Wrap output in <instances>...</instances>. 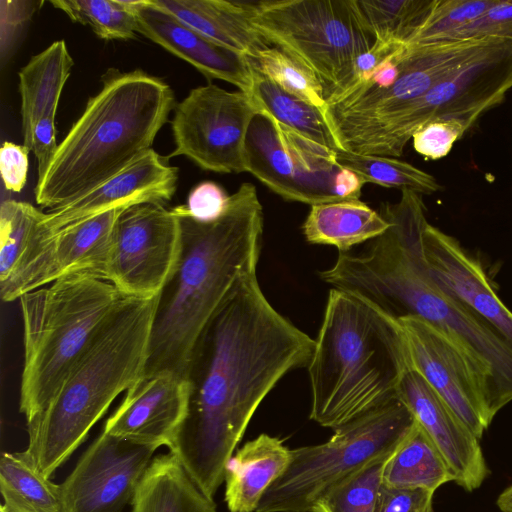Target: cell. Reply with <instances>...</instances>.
Masks as SVG:
<instances>
[{
    "instance_id": "obj_1",
    "label": "cell",
    "mask_w": 512,
    "mask_h": 512,
    "mask_svg": "<svg viewBox=\"0 0 512 512\" xmlns=\"http://www.w3.org/2000/svg\"><path fill=\"white\" fill-rule=\"evenodd\" d=\"M315 340L280 314L257 275L210 321L190 362L186 415L169 450L213 499L255 411L290 371L307 366Z\"/></svg>"
},
{
    "instance_id": "obj_2",
    "label": "cell",
    "mask_w": 512,
    "mask_h": 512,
    "mask_svg": "<svg viewBox=\"0 0 512 512\" xmlns=\"http://www.w3.org/2000/svg\"><path fill=\"white\" fill-rule=\"evenodd\" d=\"M179 219L182 250L159 294L144 377L172 372L188 378L193 352L204 330L244 280L256 274L263 233L257 190L242 183L225 214L200 223L185 205Z\"/></svg>"
},
{
    "instance_id": "obj_3",
    "label": "cell",
    "mask_w": 512,
    "mask_h": 512,
    "mask_svg": "<svg viewBox=\"0 0 512 512\" xmlns=\"http://www.w3.org/2000/svg\"><path fill=\"white\" fill-rule=\"evenodd\" d=\"M101 82L37 179L35 201L43 208L75 200L139 159L176 106L171 87L141 69L109 68Z\"/></svg>"
},
{
    "instance_id": "obj_4",
    "label": "cell",
    "mask_w": 512,
    "mask_h": 512,
    "mask_svg": "<svg viewBox=\"0 0 512 512\" xmlns=\"http://www.w3.org/2000/svg\"><path fill=\"white\" fill-rule=\"evenodd\" d=\"M307 368L310 419L335 430L398 398L412 363L398 321L332 288Z\"/></svg>"
},
{
    "instance_id": "obj_5",
    "label": "cell",
    "mask_w": 512,
    "mask_h": 512,
    "mask_svg": "<svg viewBox=\"0 0 512 512\" xmlns=\"http://www.w3.org/2000/svg\"><path fill=\"white\" fill-rule=\"evenodd\" d=\"M359 289L394 320L420 318L452 341L482 381L492 420L512 401V345L434 279L422 232L403 230L381 239L363 263Z\"/></svg>"
},
{
    "instance_id": "obj_6",
    "label": "cell",
    "mask_w": 512,
    "mask_h": 512,
    "mask_svg": "<svg viewBox=\"0 0 512 512\" xmlns=\"http://www.w3.org/2000/svg\"><path fill=\"white\" fill-rule=\"evenodd\" d=\"M159 295L124 297L28 426L27 450L48 478L85 441L112 402L144 377Z\"/></svg>"
},
{
    "instance_id": "obj_7",
    "label": "cell",
    "mask_w": 512,
    "mask_h": 512,
    "mask_svg": "<svg viewBox=\"0 0 512 512\" xmlns=\"http://www.w3.org/2000/svg\"><path fill=\"white\" fill-rule=\"evenodd\" d=\"M123 296L110 282L70 275L22 295L20 412L27 427L47 409L70 369Z\"/></svg>"
},
{
    "instance_id": "obj_8",
    "label": "cell",
    "mask_w": 512,
    "mask_h": 512,
    "mask_svg": "<svg viewBox=\"0 0 512 512\" xmlns=\"http://www.w3.org/2000/svg\"><path fill=\"white\" fill-rule=\"evenodd\" d=\"M248 8L258 34L316 77L327 107L344 91L356 59L375 42L356 0H268L248 2Z\"/></svg>"
},
{
    "instance_id": "obj_9",
    "label": "cell",
    "mask_w": 512,
    "mask_h": 512,
    "mask_svg": "<svg viewBox=\"0 0 512 512\" xmlns=\"http://www.w3.org/2000/svg\"><path fill=\"white\" fill-rule=\"evenodd\" d=\"M415 423L396 398L335 429L325 443L292 449L287 469L265 492L256 512H311L336 484L392 455Z\"/></svg>"
},
{
    "instance_id": "obj_10",
    "label": "cell",
    "mask_w": 512,
    "mask_h": 512,
    "mask_svg": "<svg viewBox=\"0 0 512 512\" xmlns=\"http://www.w3.org/2000/svg\"><path fill=\"white\" fill-rule=\"evenodd\" d=\"M511 88L512 41L499 40L421 97L379 121L339 135L337 141L352 153L400 157L424 124L457 119L471 128Z\"/></svg>"
},
{
    "instance_id": "obj_11",
    "label": "cell",
    "mask_w": 512,
    "mask_h": 512,
    "mask_svg": "<svg viewBox=\"0 0 512 512\" xmlns=\"http://www.w3.org/2000/svg\"><path fill=\"white\" fill-rule=\"evenodd\" d=\"M261 111L250 93L211 83L193 88L174 108L175 148L167 157L185 156L206 171L248 172V130Z\"/></svg>"
},
{
    "instance_id": "obj_12",
    "label": "cell",
    "mask_w": 512,
    "mask_h": 512,
    "mask_svg": "<svg viewBox=\"0 0 512 512\" xmlns=\"http://www.w3.org/2000/svg\"><path fill=\"white\" fill-rule=\"evenodd\" d=\"M181 250V226L172 209L153 203L127 207L113 229L107 281L125 297H156Z\"/></svg>"
},
{
    "instance_id": "obj_13",
    "label": "cell",
    "mask_w": 512,
    "mask_h": 512,
    "mask_svg": "<svg viewBox=\"0 0 512 512\" xmlns=\"http://www.w3.org/2000/svg\"><path fill=\"white\" fill-rule=\"evenodd\" d=\"M496 41L499 40H454L400 47L396 52L399 73L391 86L368 90L344 106L326 110L336 139L421 97Z\"/></svg>"
},
{
    "instance_id": "obj_14",
    "label": "cell",
    "mask_w": 512,
    "mask_h": 512,
    "mask_svg": "<svg viewBox=\"0 0 512 512\" xmlns=\"http://www.w3.org/2000/svg\"><path fill=\"white\" fill-rule=\"evenodd\" d=\"M158 448L102 431L60 484L62 512H124Z\"/></svg>"
},
{
    "instance_id": "obj_15",
    "label": "cell",
    "mask_w": 512,
    "mask_h": 512,
    "mask_svg": "<svg viewBox=\"0 0 512 512\" xmlns=\"http://www.w3.org/2000/svg\"><path fill=\"white\" fill-rule=\"evenodd\" d=\"M398 322L406 337L412 369L481 439L492 419L483 383L469 361L452 341L424 320L407 317Z\"/></svg>"
},
{
    "instance_id": "obj_16",
    "label": "cell",
    "mask_w": 512,
    "mask_h": 512,
    "mask_svg": "<svg viewBox=\"0 0 512 512\" xmlns=\"http://www.w3.org/2000/svg\"><path fill=\"white\" fill-rule=\"evenodd\" d=\"M125 208L112 209L67 226L43 239L26 269L0 290L4 302L70 275L107 281L115 223Z\"/></svg>"
},
{
    "instance_id": "obj_17",
    "label": "cell",
    "mask_w": 512,
    "mask_h": 512,
    "mask_svg": "<svg viewBox=\"0 0 512 512\" xmlns=\"http://www.w3.org/2000/svg\"><path fill=\"white\" fill-rule=\"evenodd\" d=\"M178 168L167 156L148 150L131 165L75 200L49 210L41 221L44 237L100 213L137 204L164 205L176 192Z\"/></svg>"
},
{
    "instance_id": "obj_18",
    "label": "cell",
    "mask_w": 512,
    "mask_h": 512,
    "mask_svg": "<svg viewBox=\"0 0 512 512\" xmlns=\"http://www.w3.org/2000/svg\"><path fill=\"white\" fill-rule=\"evenodd\" d=\"M398 398L443 456L453 482L468 492L478 489L489 475L480 439L416 370L404 375Z\"/></svg>"
},
{
    "instance_id": "obj_19",
    "label": "cell",
    "mask_w": 512,
    "mask_h": 512,
    "mask_svg": "<svg viewBox=\"0 0 512 512\" xmlns=\"http://www.w3.org/2000/svg\"><path fill=\"white\" fill-rule=\"evenodd\" d=\"M189 396L186 377L172 372L143 377L125 392L103 431L169 447L186 415Z\"/></svg>"
},
{
    "instance_id": "obj_20",
    "label": "cell",
    "mask_w": 512,
    "mask_h": 512,
    "mask_svg": "<svg viewBox=\"0 0 512 512\" xmlns=\"http://www.w3.org/2000/svg\"><path fill=\"white\" fill-rule=\"evenodd\" d=\"M423 252L434 279L512 345V311L498 297L481 263L429 223L423 231Z\"/></svg>"
},
{
    "instance_id": "obj_21",
    "label": "cell",
    "mask_w": 512,
    "mask_h": 512,
    "mask_svg": "<svg viewBox=\"0 0 512 512\" xmlns=\"http://www.w3.org/2000/svg\"><path fill=\"white\" fill-rule=\"evenodd\" d=\"M131 5L137 33L191 64L208 80H223L251 94L249 58L215 43L150 0L131 1Z\"/></svg>"
},
{
    "instance_id": "obj_22",
    "label": "cell",
    "mask_w": 512,
    "mask_h": 512,
    "mask_svg": "<svg viewBox=\"0 0 512 512\" xmlns=\"http://www.w3.org/2000/svg\"><path fill=\"white\" fill-rule=\"evenodd\" d=\"M246 150L248 172L285 200L311 206L331 202L311 175L307 157L284 140L268 112L262 110L252 120Z\"/></svg>"
},
{
    "instance_id": "obj_23",
    "label": "cell",
    "mask_w": 512,
    "mask_h": 512,
    "mask_svg": "<svg viewBox=\"0 0 512 512\" xmlns=\"http://www.w3.org/2000/svg\"><path fill=\"white\" fill-rule=\"evenodd\" d=\"M215 43L256 59L271 45L249 21L248 2L225 0H150Z\"/></svg>"
},
{
    "instance_id": "obj_24",
    "label": "cell",
    "mask_w": 512,
    "mask_h": 512,
    "mask_svg": "<svg viewBox=\"0 0 512 512\" xmlns=\"http://www.w3.org/2000/svg\"><path fill=\"white\" fill-rule=\"evenodd\" d=\"M291 449L283 441L261 434L244 444L225 469V497L230 512H256L268 488L285 472Z\"/></svg>"
},
{
    "instance_id": "obj_25",
    "label": "cell",
    "mask_w": 512,
    "mask_h": 512,
    "mask_svg": "<svg viewBox=\"0 0 512 512\" xmlns=\"http://www.w3.org/2000/svg\"><path fill=\"white\" fill-rule=\"evenodd\" d=\"M73 65L66 42L57 40L33 56L19 71L23 145L29 149L36 123L44 117H56Z\"/></svg>"
},
{
    "instance_id": "obj_26",
    "label": "cell",
    "mask_w": 512,
    "mask_h": 512,
    "mask_svg": "<svg viewBox=\"0 0 512 512\" xmlns=\"http://www.w3.org/2000/svg\"><path fill=\"white\" fill-rule=\"evenodd\" d=\"M130 512H217L171 452L154 457L131 504Z\"/></svg>"
},
{
    "instance_id": "obj_27",
    "label": "cell",
    "mask_w": 512,
    "mask_h": 512,
    "mask_svg": "<svg viewBox=\"0 0 512 512\" xmlns=\"http://www.w3.org/2000/svg\"><path fill=\"white\" fill-rule=\"evenodd\" d=\"M389 225L382 214L359 199L342 200L312 205L302 231L311 244L334 246L347 253L382 235Z\"/></svg>"
},
{
    "instance_id": "obj_28",
    "label": "cell",
    "mask_w": 512,
    "mask_h": 512,
    "mask_svg": "<svg viewBox=\"0 0 512 512\" xmlns=\"http://www.w3.org/2000/svg\"><path fill=\"white\" fill-rule=\"evenodd\" d=\"M451 481L446 461L417 422L386 461L382 474L383 485L431 492Z\"/></svg>"
},
{
    "instance_id": "obj_29",
    "label": "cell",
    "mask_w": 512,
    "mask_h": 512,
    "mask_svg": "<svg viewBox=\"0 0 512 512\" xmlns=\"http://www.w3.org/2000/svg\"><path fill=\"white\" fill-rule=\"evenodd\" d=\"M0 491L8 512H62L60 484L39 470L27 449L1 454Z\"/></svg>"
},
{
    "instance_id": "obj_30",
    "label": "cell",
    "mask_w": 512,
    "mask_h": 512,
    "mask_svg": "<svg viewBox=\"0 0 512 512\" xmlns=\"http://www.w3.org/2000/svg\"><path fill=\"white\" fill-rule=\"evenodd\" d=\"M250 62L251 95L262 110L279 123L318 144L332 150L341 149L322 111L282 89Z\"/></svg>"
},
{
    "instance_id": "obj_31",
    "label": "cell",
    "mask_w": 512,
    "mask_h": 512,
    "mask_svg": "<svg viewBox=\"0 0 512 512\" xmlns=\"http://www.w3.org/2000/svg\"><path fill=\"white\" fill-rule=\"evenodd\" d=\"M438 0H356L375 43L405 45L421 28Z\"/></svg>"
},
{
    "instance_id": "obj_32",
    "label": "cell",
    "mask_w": 512,
    "mask_h": 512,
    "mask_svg": "<svg viewBox=\"0 0 512 512\" xmlns=\"http://www.w3.org/2000/svg\"><path fill=\"white\" fill-rule=\"evenodd\" d=\"M42 211L32 204L4 200L0 206V283L21 266L40 235Z\"/></svg>"
},
{
    "instance_id": "obj_33",
    "label": "cell",
    "mask_w": 512,
    "mask_h": 512,
    "mask_svg": "<svg viewBox=\"0 0 512 512\" xmlns=\"http://www.w3.org/2000/svg\"><path fill=\"white\" fill-rule=\"evenodd\" d=\"M335 161L338 166L357 173L366 183L410 189L419 194H432L440 190L439 183L431 174L396 158L337 149Z\"/></svg>"
},
{
    "instance_id": "obj_34",
    "label": "cell",
    "mask_w": 512,
    "mask_h": 512,
    "mask_svg": "<svg viewBox=\"0 0 512 512\" xmlns=\"http://www.w3.org/2000/svg\"><path fill=\"white\" fill-rule=\"evenodd\" d=\"M50 3L71 21L89 26L100 39L137 38L136 16L129 0H53Z\"/></svg>"
},
{
    "instance_id": "obj_35",
    "label": "cell",
    "mask_w": 512,
    "mask_h": 512,
    "mask_svg": "<svg viewBox=\"0 0 512 512\" xmlns=\"http://www.w3.org/2000/svg\"><path fill=\"white\" fill-rule=\"evenodd\" d=\"M390 456L371 462L336 484L316 501L311 512H375L383 469Z\"/></svg>"
},
{
    "instance_id": "obj_36",
    "label": "cell",
    "mask_w": 512,
    "mask_h": 512,
    "mask_svg": "<svg viewBox=\"0 0 512 512\" xmlns=\"http://www.w3.org/2000/svg\"><path fill=\"white\" fill-rule=\"evenodd\" d=\"M250 60L282 89L315 106L325 114L327 104L322 86L305 66L272 46L261 51L256 59Z\"/></svg>"
},
{
    "instance_id": "obj_37",
    "label": "cell",
    "mask_w": 512,
    "mask_h": 512,
    "mask_svg": "<svg viewBox=\"0 0 512 512\" xmlns=\"http://www.w3.org/2000/svg\"><path fill=\"white\" fill-rule=\"evenodd\" d=\"M496 0H438L432 12L403 46L413 47L447 40L454 32L481 16Z\"/></svg>"
},
{
    "instance_id": "obj_38",
    "label": "cell",
    "mask_w": 512,
    "mask_h": 512,
    "mask_svg": "<svg viewBox=\"0 0 512 512\" xmlns=\"http://www.w3.org/2000/svg\"><path fill=\"white\" fill-rule=\"evenodd\" d=\"M468 129L466 123L457 119L432 120L414 132L413 147L424 157L438 160L451 151Z\"/></svg>"
},
{
    "instance_id": "obj_39",
    "label": "cell",
    "mask_w": 512,
    "mask_h": 512,
    "mask_svg": "<svg viewBox=\"0 0 512 512\" xmlns=\"http://www.w3.org/2000/svg\"><path fill=\"white\" fill-rule=\"evenodd\" d=\"M491 39L512 41V0H496L481 16L445 41Z\"/></svg>"
},
{
    "instance_id": "obj_40",
    "label": "cell",
    "mask_w": 512,
    "mask_h": 512,
    "mask_svg": "<svg viewBox=\"0 0 512 512\" xmlns=\"http://www.w3.org/2000/svg\"><path fill=\"white\" fill-rule=\"evenodd\" d=\"M229 202L230 196L219 184L203 181L190 191L185 209L195 221L211 223L225 214Z\"/></svg>"
},
{
    "instance_id": "obj_41",
    "label": "cell",
    "mask_w": 512,
    "mask_h": 512,
    "mask_svg": "<svg viewBox=\"0 0 512 512\" xmlns=\"http://www.w3.org/2000/svg\"><path fill=\"white\" fill-rule=\"evenodd\" d=\"M434 492L381 486L375 512H433Z\"/></svg>"
},
{
    "instance_id": "obj_42",
    "label": "cell",
    "mask_w": 512,
    "mask_h": 512,
    "mask_svg": "<svg viewBox=\"0 0 512 512\" xmlns=\"http://www.w3.org/2000/svg\"><path fill=\"white\" fill-rule=\"evenodd\" d=\"M25 145L4 142L0 149V173L8 191L20 192L27 181L28 154Z\"/></svg>"
},
{
    "instance_id": "obj_43",
    "label": "cell",
    "mask_w": 512,
    "mask_h": 512,
    "mask_svg": "<svg viewBox=\"0 0 512 512\" xmlns=\"http://www.w3.org/2000/svg\"><path fill=\"white\" fill-rule=\"evenodd\" d=\"M56 133L55 117L40 119L33 129L30 150L37 160V179L44 175L57 150Z\"/></svg>"
},
{
    "instance_id": "obj_44",
    "label": "cell",
    "mask_w": 512,
    "mask_h": 512,
    "mask_svg": "<svg viewBox=\"0 0 512 512\" xmlns=\"http://www.w3.org/2000/svg\"><path fill=\"white\" fill-rule=\"evenodd\" d=\"M365 180L357 173L340 167L333 182L334 195L339 200H358Z\"/></svg>"
},
{
    "instance_id": "obj_45",
    "label": "cell",
    "mask_w": 512,
    "mask_h": 512,
    "mask_svg": "<svg viewBox=\"0 0 512 512\" xmlns=\"http://www.w3.org/2000/svg\"><path fill=\"white\" fill-rule=\"evenodd\" d=\"M496 504L501 512H512V485L498 496Z\"/></svg>"
},
{
    "instance_id": "obj_46",
    "label": "cell",
    "mask_w": 512,
    "mask_h": 512,
    "mask_svg": "<svg viewBox=\"0 0 512 512\" xmlns=\"http://www.w3.org/2000/svg\"><path fill=\"white\" fill-rule=\"evenodd\" d=\"M0 512H8V511L1 505Z\"/></svg>"
}]
</instances>
